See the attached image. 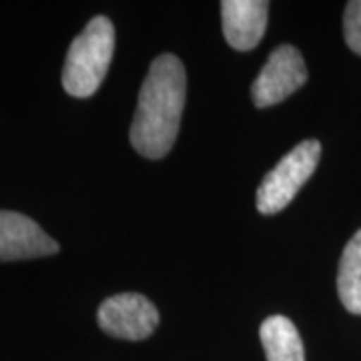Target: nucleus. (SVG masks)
<instances>
[{
    "label": "nucleus",
    "mask_w": 361,
    "mask_h": 361,
    "mask_svg": "<svg viewBox=\"0 0 361 361\" xmlns=\"http://www.w3.org/2000/svg\"><path fill=\"white\" fill-rule=\"evenodd\" d=\"M187 97L185 66L175 54L153 61L139 90L130 145L147 159H163L177 141Z\"/></svg>",
    "instance_id": "obj_1"
},
{
    "label": "nucleus",
    "mask_w": 361,
    "mask_h": 361,
    "mask_svg": "<svg viewBox=\"0 0 361 361\" xmlns=\"http://www.w3.org/2000/svg\"><path fill=\"white\" fill-rule=\"evenodd\" d=\"M115 52V26L106 16H94L73 40L63 68V87L77 99L94 94L106 77Z\"/></svg>",
    "instance_id": "obj_2"
},
{
    "label": "nucleus",
    "mask_w": 361,
    "mask_h": 361,
    "mask_svg": "<svg viewBox=\"0 0 361 361\" xmlns=\"http://www.w3.org/2000/svg\"><path fill=\"white\" fill-rule=\"evenodd\" d=\"M322 159V142L315 139L299 142L265 175L257 189V209L263 215H275L289 205L301 187L310 180Z\"/></svg>",
    "instance_id": "obj_3"
},
{
    "label": "nucleus",
    "mask_w": 361,
    "mask_h": 361,
    "mask_svg": "<svg viewBox=\"0 0 361 361\" xmlns=\"http://www.w3.org/2000/svg\"><path fill=\"white\" fill-rule=\"evenodd\" d=\"M305 80L307 66L301 52L291 44H281L271 52L267 63L251 87L253 103L259 109L281 103L297 89H301Z\"/></svg>",
    "instance_id": "obj_4"
},
{
    "label": "nucleus",
    "mask_w": 361,
    "mask_h": 361,
    "mask_svg": "<svg viewBox=\"0 0 361 361\" xmlns=\"http://www.w3.org/2000/svg\"><path fill=\"white\" fill-rule=\"evenodd\" d=\"M97 319L106 336L129 341L147 339L161 322L155 305L139 293H118L109 297L101 303Z\"/></svg>",
    "instance_id": "obj_5"
},
{
    "label": "nucleus",
    "mask_w": 361,
    "mask_h": 361,
    "mask_svg": "<svg viewBox=\"0 0 361 361\" xmlns=\"http://www.w3.org/2000/svg\"><path fill=\"white\" fill-rule=\"evenodd\" d=\"M54 253H59V243L37 221L14 211H0V261L49 257Z\"/></svg>",
    "instance_id": "obj_6"
},
{
    "label": "nucleus",
    "mask_w": 361,
    "mask_h": 361,
    "mask_svg": "<svg viewBox=\"0 0 361 361\" xmlns=\"http://www.w3.org/2000/svg\"><path fill=\"white\" fill-rule=\"evenodd\" d=\"M269 2L265 0H225L221 2L223 35L235 51L255 49L267 28Z\"/></svg>",
    "instance_id": "obj_7"
},
{
    "label": "nucleus",
    "mask_w": 361,
    "mask_h": 361,
    "mask_svg": "<svg viewBox=\"0 0 361 361\" xmlns=\"http://www.w3.org/2000/svg\"><path fill=\"white\" fill-rule=\"evenodd\" d=\"M267 361H305L303 341L293 322L285 315H271L259 329Z\"/></svg>",
    "instance_id": "obj_8"
},
{
    "label": "nucleus",
    "mask_w": 361,
    "mask_h": 361,
    "mask_svg": "<svg viewBox=\"0 0 361 361\" xmlns=\"http://www.w3.org/2000/svg\"><path fill=\"white\" fill-rule=\"evenodd\" d=\"M337 291L349 313L361 315V229L343 249L337 273Z\"/></svg>",
    "instance_id": "obj_9"
},
{
    "label": "nucleus",
    "mask_w": 361,
    "mask_h": 361,
    "mask_svg": "<svg viewBox=\"0 0 361 361\" xmlns=\"http://www.w3.org/2000/svg\"><path fill=\"white\" fill-rule=\"evenodd\" d=\"M343 35L349 49L361 54V0L348 2L343 14Z\"/></svg>",
    "instance_id": "obj_10"
}]
</instances>
